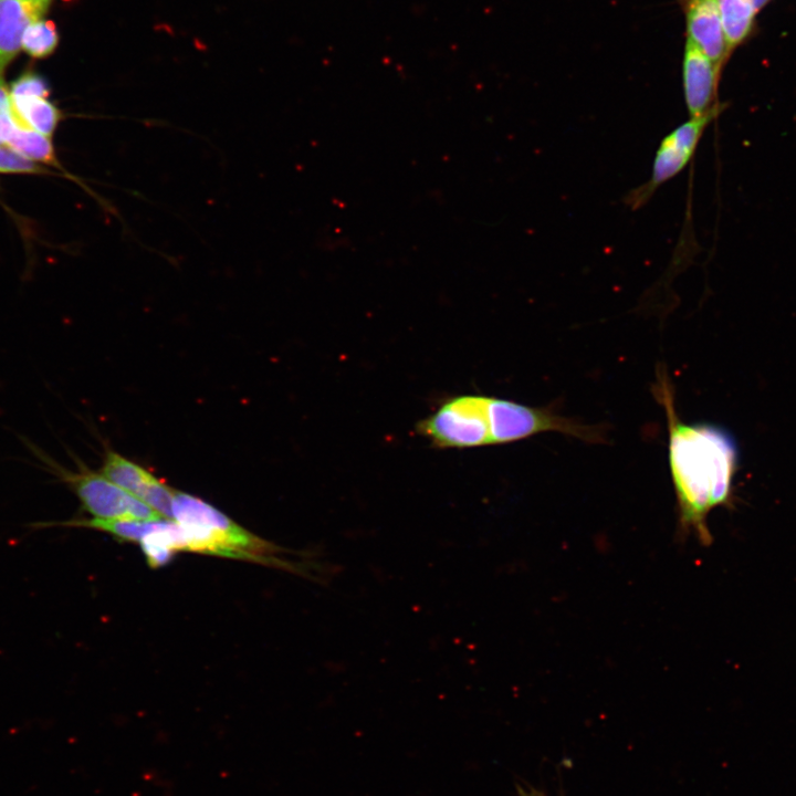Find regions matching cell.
<instances>
[{
    "label": "cell",
    "mask_w": 796,
    "mask_h": 796,
    "mask_svg": "<svg viewBox=\"0 0 796 796\" xmlns=\"http://www.w3.org/2000/svg\"><path fill=\"white\" fill-rule=\"evenodd\" d=\"M6 145L36 164L60 167L52 145V138L33 129L17 125Z\"/></svg>",
    "instance_id": "4fadbf2b"
},
{
    "label": "cell",
    "mask_w": 796,
    "mask_h": 796,
    "mask_svg": "<svg viewBox=\"0 0 796 796\" xmlns=\"http://www.w3.org/2000/svg\"><path fill=\"white\" fill-rule=\"evenodd\" d=\"M654 395L668 427V461L683 533H694L703 545L712 542L706 519L712 509L729 502L737 464L732 434L708 423H685L675 410L671 383L658 373Z\"/></svg>",
    "instance_id": "6da1fadb"
},
{
    "label": "cell",
    "mask_w": 796,
    "mask_h": 796,
    "mask_svg": "<svg viewBox=\"0 0 796 796\" xmlns=\"http://www.w3.org/2000/svg\"><path fill=\"white\" fill-rule=\"evenodd\" d=\"M172 521L181 527L185 551L268 562L275 551L224 513L187 492L175 490Z\"/></svg>",
    "instance_id": "3957f363"
},
{
    "label": "cell",
    "mask_w": 796,
    "mask_h": 796,
    "mask_svg": "<svg viewBox=\"0 0 796 796\" xmlns=\"http://www.w3.org/2000/svg\"><path fill=\"white\" fill-rule=\"evenodd\" d=\"M716 4L726 43L733 53L753 34L758 11L751 0H716Z\"/></svg>",
    "instance_id": "7c38bea8"
},
{
    "label": "cell",
    "mask_w": 796,
    "mask_h": 796,
    "mask_svg": "<svg viewBox=\"0 0 796 796\" xmlns=\"http://www.w3.org/2000/svg\"><path fill=\"white\" fill-rule=\"evenodd\" d=\"M100 472L147 504L163 519L172 521L175 489L150 471L113 450H106Z\"/></svg>",
    "instance_id": "8992f818"
},
{
    "label": "cell",
    "mask_w": 796,
    "mask_h": 796,
    "mask_svg": "<svg viewBox=\"0 0 796 796\" xmlns=\"http://www.w3.org/2000/svg\"><path fill=\"white\" fill-rule=\"evenodd\" d=\"M519 796H545L542 792H538L537 789L533 787H523L521 785L516 786Z\"/></svg>",
    "instance_id": "ac0fdd59"
},
{
    "label": "cell",
    "mask_w": 796,
    "mask_h": 796,
    "mask_svg": "<svg viewBox=\"0 0 796 796\" xmlns=\"http://www.w3.org/2000/svg\"><path fill=\"white\" fill-rule=\"evenodd\" d=\"M50 0H0V74L22 49L27 28L41 19Z\"/></svg>",
    "instance_id": "9c48e42d"
},
{
    "label": "cell",
    "mask_w": 796,
    "mask_h": 796,
    "mask_svg": "<svg viewBox=\"0 0 796 796\" xmlns=\"http://www.w3.org/2000/svg\"><path fill=\"white\" fill-rule=\"evenodd\" d=\"M23 444L39 462L38 467L65 483L78 499L83 510L100 520H158L163 519L147 504L129 494L101 472L78 463L69 470L25 437Z\"/></svg>",
    "instance_id": "277c9868"
},
{
    "label": "cell",
    "mask_w": 796,
    "mask_h": 796,
    "mask_svg": "<svg viewBox=\"0 0 796 796\" xmlns=\"http://www.w3.org/2000/svg\"><path fill=\"white\" fill-rule=\"evenodd\" d=\"M1 174H43L42 166L23 157L8 145H0Z\"/></svg>",
    "instance_id": "9a60e30c"
},
{
    "label": "cell",
    "mask_w": 796,
    "mask_h": 796,
    "mask_svg": "<svg viewBox=\"0 0 796 796\" xmlns=\"http://www.w3.org/2000/svg\"><path fill=\"white\" fill-rule=\"evenodd\" d=\"M51 1V0H50Z\"/></svg>",
    "instance_id": "ffe728a7"
},
{
    "label": "cell",
    "mask_w": 796,
    "mask_h": 796,
    "mask_svg": "<svg viewBox=\"0 0 796 796\" xmlns=\"http://www.w3.org/2000/svg\"><path fill=\"white\" fill-rule=\"evenodd\" d=\"M687 40L724 69L732 55L723 32L716 0H685Z\"/></svg>",
    "instance_id": "ba28073f"
},
{
    "label": "cell",
    "mask_w": 796,
    "mask_h": 796,
    "mask_svg": "<svg viewBox=\"0 0 796 796\" xmlns=\"http://www.w3.org/2000/svg\"><path fill=\"white\" fill-rule=\"evenodd\" d=\"M723 69L713 63L688 40L682 56V88L689 116L712 111L719 101V83Z\"/></svg>",
    "instance_id": "52a82bcc"
},
{
    "label": "cell",
    "mask_w": 796,
    "mask_h": 796,
    "mask_svg": "<svg viewBox=\"0 0 796 796\" xmlns=\"http://www.w3.org/2000/svg\"><path fill=\"white\" fill-rule=\"evenodd\" d=\"M11 104L18 125L52 138L62 119V113L48 96H11Z\"/></svg>",
    "instance_id": "30bf717a"
},
{
    "label": "cell",
    "mask_w": 796,
    "mask_h": 796,
    "mask_svg": "<svg viewBox=\"0 0 796 796\" xmlns=\"http://www.w3.org/2000/svg\"><path fill=\"white\" fill-rule=\"evenodd\" d=\"M151 567L166 565L175 553L185 551L181 527L171 520H156L151 530L139 542Z\"/></svg>",
    "instance_id": "8fae6325"
},
{
    "label": "cell",
    "mask_w": 796,
    "mask_h": 796,
    "mask_svg": "<svg viewBox=\"0 0 796 796\" xmlns=\"http://www.w3.org/2000/svg\"><path fill=\"white\" fill-rule=\"evenodd\" d=\"M50 90L42 76L33 71L21 74L10 86L11 96L41 95L49 96Z\"/></svg>",
    "instance_id": "2e32d148"
},
{
    "label": "cell",
    "mask_w": 796,
    "mask_h": 796,
    "mask_svg": "<svg viewBox=\"0 0 796 796\" xmlns=\"http://www.w3.org/2000/svg\"><path fill=\"white\" fill-rule=\"evenodd\" d=\"M13 115L10 88L3 81L2 74H0V116Z\"/></svg>",
    "instance_id": "e0dca14e"
},
{
    "label": "cell",
    "mask_w": 796,
    "mask_h": 796,
    "mask_svg": "<svg viewBox=\"0 0 796 796\" xmlns=\"http://www.w3.org/2000/svg\"><path fill=\"white\" fill-rule=\"evenodd\" d=\"M756 10L760 12L766 4H768L772 0H751Z\"/></svg>",
    "instance_id": "d6986e66"
},
{
    "label": "cell",
    "mask_w": 796,
    "mask_h": 796,
    "mask_svg": "<svg viewBox=\"0 0 796 796\" xmlns=\"http://www.w3.org/2000/svg\"><path fill=\"white\" fill-rule=\"evenodd\" d=\"M721 103L712 111L689 118L669 132L656 150L651 172L643 184L631 189L624 203L630 210H638L649 202L656 191L666 182L678 176L690 164L706 127L725 109Z\"/></svg>",
    "instance_id": "5b68a950"
},
{
    "label": "cell",
    "mask_w": 796,
    "mask_h": 796,
    "mask_svg": "<svg viewBox=\"0 0 796 796\" xmlns=\"http://www.w3.org/2000/svg\"><path fill=\"white\" fill-rule=\"evenodd\" d=\"M59 34L55 24L50 20L39 19L24 31L22 49L32 57L42 59L55 50Z\"/></svg>",
    "instance_id": "5bb4252c"
},
{
    "label": "cell",
    "mask_w": 796,
    "mask_h": 796,
    "mask_svg": "<svg viewBox=\"0 0 796 796\" xmlns=\"http://www.w3.org/2000/svg\"><path fill=\"white\" fill-rule=\"evenodd\" d=\"M548 431L593 443L601 442L604 437L600 427L578 422L551 408L472 394L444 399L416 423V432L438 449L503 444Z\"/></svg>",
    "instance_id": "7a4b0ae2"
}]
</instances>
